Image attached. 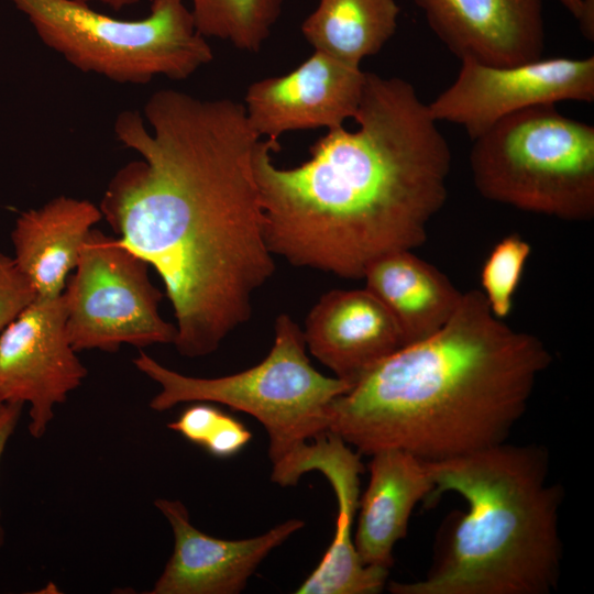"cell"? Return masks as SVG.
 Masks as SVG:
<instances>
[{
    "label": "cell",
    "mask_w": 594,
    "mask_h": 594,
    "mask_svg": "<svg viewBox=\"0 0 594 594\" xmlns=\"http://www.w3.org/2000/svg\"><path fill=\"white\" fill-rule=\"evenodd\" d=\"M594 101V57L539 58L514 66L461 61L454 81L427 103L437 121L461 125L471 140L519 110Z\"/></svg>",
    "instance_id": "cell-9"
},
{
    "label": "cell",
    "mask_w": 594,
    "mask_h": 594,
    "mask_svg": "<svg viewBox=\"0 0 594 594\" xmlns=\"http://www.w3.org/2000/svg\"><path fill=\"white\" fill-rule=\"evenodd\" d=\"M86 376L67 334L63 294L36 297L0 334V399L29 406L28 429L35 439Z\"/></svg>",
    "instance_id": "cell-10"
},
{
    "label": "cell",
    "mask_w": 594,
    "mask_h": 594,
    "mask_svg": "<svg viewBox=\"0 0 594 594\" xmlns=\"http://www.w3.org/2000/svg\"><path fill=\"white\" fill-rule=\"evenodd\" d=\"M23 406L20 403H2L0 405V461L7 443L18 426ZM3 542L4 531L0 522V549Z\"/></svg>",
    "instance_id": "cell-24"
},
{
    "label": "cell",
    "mask_w": 594,
    "mask_h": 594,
    "mask_svg": "<svg viewBox=\"0 0 594 594\" xmlns=\"http://www.w3.org/2000/svg\"><path fill=\"white\" fill-rule=\"evenodd\" d=\"M354 121V131L328 130L296 167L275 165L277 140H260L253 157L272 254L349 279L425 243L452 163L428 105L400 77L366 73Z\"/></svg>",
    "instance_id": "cell-2"
},
{
    "label": "cell",
    "mask_w": 594,
    "mask_h": 594,
    "mask_svg": "<svg viewBox=\"0 0 594 594\" xmlns=\"http://www.w3.org/2000/svg\"><path fill=\"white\" fill-rule=\"evenodd\" d=\"M35 298L13 257L0 253V334Z\"/></svg>",
    "instance_id": "cell-23"
},
{
    "label": "cell",
    "mask_w": 594,
    "mask_h": 594,
    "mask_svg": "<svg viewBox=\"0 0 594 594\" xmlns=\"http://www.w3.org/2000/svg\"><path fill=\"white\" fill-rule=\"evenodd\" d=\"M399 12L396 0H319L301 33L315 51L360 66L395 34Z\"/></svg>",
    "instance_id": "cell-19"
},
{
    "label": "cell",
    "mask_w": 594,
    "mask_h": 594,
    "mask_svg": "<svg viewBox=\"0 0 594 594\" xmlns=\"http://www.w3.org/2000/svg\"><path fill=\"white\" fill-rule=\"evenodd\" d=\"M102 219L87 199L58 196L22 212L11 232L14 262L38 298L63 294L94 227Z\"/></svg>",
    "instance_id": "cell-17"
},
{
    "label": "cell",
    "mask_w": 594,
    "mask_h": 594,
    "mask_svg": "<svg viewBox=\"0 0 594 594\" xmlns=\"http://www.w3.org/2000/svg\"><path fill=\"white\" fill-rule=\"evenodd\" d=\"M197 31L245 52H257L277 22L283 0H189Z\"/></svg>",
    "instance_id": "cell-20"
},
{
    "label": "cell",
    "mask_w": 594,
    "mask_h": 594,
    "mask_svg": "<svg viewBox=\"0 0 594 594\" xmlns=\"http://www.w3.org/2000/svg\"><path fill=\"white\" fill-rule=\"evenodd\" d=\"M460 61L514 66L542 57L543 0H411Z\"/></svg>",
    "instance_id": "cell-14"
},
{
    "label": "cell",
    "mask_w": 594,
    "mask_h": 594,
    "mask_svg": "<svg viewBox=\"0 0 594 594\" xmlns=\"http://www.w3.org/2000/svg\"><path fill=\"white\" fill-rule=\"evenodd\" d=\"M576 21L580 31L588 41L594 40V0H584L583 8Z\"/></svg>",
    "instance_id": "cell-25"
},
{
    "label": "cell",
    "mask_w": 594,
    "mask_h": 594,
    "mask_svg": "<svg viewBox=\"0 0 594 594\" xmlns=\"http://www.w3.org/2000/svg\"><path fill=\"white\" fill-rule=\"evenodd\" d=\"M387 309L404 344L424 340L441 329L462 298L452 282L436 266L402 250L376 258L362 277Z\"/></svg>",
    "instance_id": "cell-18"
},
{
    "label": "cell",
    "mask_w": 594,
    "mask_h": 594,
    "mask_svg": "<svg viewBox=\"0 0 594 594\" xmlns=\"http://www.w3.org/2000/svg\"><path fill=\"white\" fill-rule=\"evenodd\" d=\"M433 491L466 503L427 575L391 582L394 594H548L559 582L562 542L560 485L549 457L535 444L503 442L458 458L428 462Z\"/></svg>",
    "instance_id": "cell-4"
},
{
    "label": "cell",
    "mask_w": 594,
    "mask_h": 594,
    "mask_svg": "<svg viewBox=\"0 0 594 594\" xmlns=\"http://www.w3.org/2000/svg\"><path fill=\"white\" fill-rule=\"evenodd\" d=\"M167 427L219 459L238 454L252 438L239 419L204 402L188 406Z\"/></svg>",
    "instance_id": "cell-21"
},
{
    "label": "cell",
    "mask_w": 594,
    "mask_h": 594,
    "mask_svg": "<svg viewBox=\"0 0 594 594\" xmlns=\"http://www.w3.org/2000/svg\"><path fill=\"white\" fill-rule=\"evenodd\" d=\"M531 253L530 244L519 234H507L491 250L481 270V293L492 314L505 319Z\"/></svg>",
    "instance_id": "cell-22"
},
{
    "label": "cell",
    "mask_w": 594,
    "mask_h": 594,
    "mask_svg": "<svg viewBox=\"0 0 594 594\" xmlns=\"http://www.w3.org/2000/svg\"><path fill=\"white\" fill-rule=\"evenodd\" d=\"M3 402L0 399V405L2 404Z\"/></svg>",
    "instance_id": "cell-28"
},
{
    "label": "cell",
    "mask_w": 594,
    "mask_h": 594,
    "mask_svg": "<svg viewBox=\"0 0 594 594\" xmlns=\"http://www.w3.org/2000/svg\"><path fill=\"white\" fill-rule=\"evenodd\" d=\"M114 134L141 160L111 178L99 209L119 240L161 276L174 345L199 358L249 320L275 271L253 157L260 135L244 106L160 89Z\"/></svg>",
    "instance_id": "cell-1"
},
{
    "label": "cell",
    "mask_w": 594,
    "mask_h": 594,
    "mask_svg": "<svg viewBox=\"0 0 594 594\" xmlns=\"http://www.w3.org/2000/svg\"><path fill=\"white\" fill-rule=\"evenodd\" d=\"M307 350L334 376L353 384L404 341L384 305L367 289H333L309 311Z\"/></svg>",
    "instance_id": "cell-15"
},
{
    "label": "cell",
    "mask_w": 594,
    "mask_h": 594,
    "mask_svg": "<svg viewBox=\"0 0 594 594\" xmlns=\"http://www.w3.org/2000/svg\"><path fill=\"white\" fill-rule=\"evenodd\" d=\"M154 505L170 526L174 548L150 594H238L271 551L305 526L292 518L263 535L227 540L195 527L180 501L157 498Z\"/></svg>",
    "instance_id": "cell-13"
},
{
    "label": "cell",
    "mask_w": 594,
    "mask_h": 594,
    "mask_svg": "<svg viewBox=\"0 0 594 594\" xmlns=\"http://www.w3.org/2000/svg\"><path fill=\"white\" fill-rule=\"evenodd\" d=\"M560 2L576 19L582 11L584 0H560Z\"/></svg>",
    "instance_id": "cell-27"
},
{
    "label": "cell",
    "mask_w": 594,
    "mask_h": 594,
    "mask_svg": "<svg viewBox=\"0 0 594 594\" xmlns=\"http://www.w3.org/2000/svg\"><path fill=\"white\" fill-rule=\"evenodd\" d=\"M472 141L471 174L483 198L565 221L594 217L593 125L539 105Z\"/></svg>",
    "instance_id": "cell-6"
},
{
    "label": "cell",
    "mask_w": 594,
    "mask_h": 594,
    "mask_svg": "<svg viewBox=\"0 0 594 594\" xmlns=\"http://www.w3.org/2000/svg\"><path fill=\"white\" fill-rule=\"evenodd\" d=\"M300 327L282 314L268 354L242 372L212 378L173 371L140 352L135 367L161 389L150 408L165 411L185 403L221 404L254 417L268 436V457L274 480L299 449L328 431L331 403L352 384L318 372L306 354Z\"/></svg>",
    "instance_id": "cell-5"
},
{
    "label": "cell",
    "mask_w": 594,
    "mask_h": 594,
    "mask_svg": "<svg viewBox=\"0 0 594 594\" xmlns=\"http://www.w3.org/2000/svg\"><path fill=\"white\" fill-rule=\"evenodd\" d=\"M551 353L496 318L480 289L447 323L362 374L330 405L328 431L360 454L399 449L439 462L506 442Z\"/></svg>",
    "instance_id": "cell-3"
},
{
    "label": "cell",
    "mask_w": 594,
    "mask_h": 594,
    "mask_svg": "<svg viewBox=\"0 0 594 594\" xmlns=\"http://www.w3.org/2000/svg\"><path fill=\"white\" fill-rule=\"evenodd\" d=\"M366 73L315 51L292 72L252 82L245 113L254 131L277 140L285 132L343 127L356 116Z\"/></svg>",
    "instance_id": "cell-11"
},
{
    "label": "cell",
    "mask_w": 594,
    "mask_h": 594,
    "mask_svg": "<svg viewBox=\"0 0 594 594\" xmlns=\"http://www.w3.org/2000/svg\"><path fill=\"white\" fill-rule=\"evenodd\" d=\"M370 457V481L360 496L353 541L364 565L389 570L394 547L406 537L415 506L428 502L433 481L428 462L406 451L386 449Z\"/></svg>",
    "instance_id": "cell-16"
},
{
    "label": "cell",
    "mask_w": 594,
    "mask_h": 594,
    "mask_svg": "<svg viewBox=\"0 0 594 594\" xmlns=\"http://www.w3.org/2000/svg\"><path fill=\"white\" fill-rule=\"evenodd\" d=\"M40 40L84 73L118 84L182 80L213 58L184 0H153L146 16L118 19L80 0H9Z\"/></svg>",
    "instance_id": "cell-7"
},
{
    "label": "cell",
    "mask_w": 594,
    "mask_h": 594,
    "mask_svg": "<svg viewBox=\"0 0 594 594\" xmlns=\"http://www.w3.org/2000/svg\"><path fill=\"white\" fill-rule=\"evenodd\" d=\"M80 1H84V2H87V3H91V2H99V3H102L109 8H111L112 10H122L127 7H131L135 3H138L140 0H80Z\"/></svg>",
    "instance_id": "cell-26"
},
{
    "label": "cell",
    "mask_w": 594,
    "mask_h": 594,
    "mask_svg": "<svg viewBox=\"0 0 594 594\" xmlns=\"http://www.w3.org/2000/svg\"><path fill=\"white\" fill-rule=\"evenodd\" d=\"M148 266L119 238L95 228L89 232L63 292L66 330L76 352L174 343L176 327L160 315L162 293Z\"/></svg>",
    "instance_id": "cell-8"
},
{
    "label": "cell",
    "mask_w": 594,
    "mask_h": 594,
    "mask_svg": "<svg viewBox=\"0 0 594 594\" xmlns=\"http://www.w3.org/2000/svg\"><path fill=\"white\" fill-rule=\"evenodd\" d=\"M310 471L321 472L337 499L336 530L321 561L295 591L297 594H376L384 590L388 571L364 565L355 550L352 526L360 502L361 454L327 431L306 442L290 459L280 486H294Z\"/></svg>",
    "instance_id": "cell-12"
}]
</instances>
